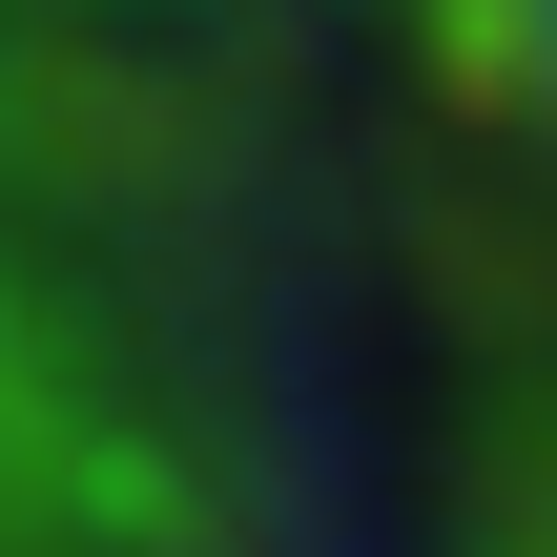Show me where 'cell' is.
Returning <instances> with one entry per match:
<instances>
[{"mask_svg": "<svg viewBox=\"0 0 557 557\" xmlns=\"http://www.w3.org/2000/svg\"><path fill=\"white\" fill-rule=\"evenodd\" d=\"M517 21H537V83H557V0H517Z\"/></svg>", "mask_w": 557, "mask_h": 557, "instance_id": "cell-1", "label": "cell"}]
</instances>
